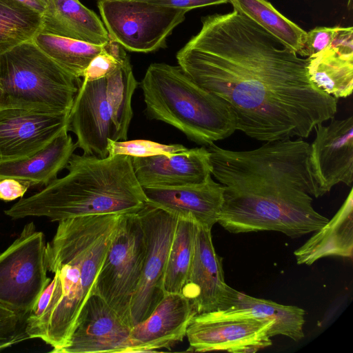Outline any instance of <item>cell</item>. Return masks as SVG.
Masks as SVG:
<instances>
[{"label": "cell", "instance_id": "7402d4cb", "mask_svg": "<svg viewBox=\"0 0 353 353\" xmlns=\"http://www.w3.org/2000/svg\"><path fill=\"white\" fill-rule=\"evenodd\" d=\"M40 32L96 45H104L110 39L100 18L79 0H51L42 15Z\"/></svg>", "mask_w": 353, "mask_h": 353}, {"label": "cell", "instance_id": "e575fe53", "mask_svg": "<svg viewBox=\"0 0 353 353\" xmlns=\"http://www.w3.org/2000/svg\"><path fill=\"white\" fill-rule=\"evenodd\" d=\"M55 281V278L53 277L50 283L41 292L36 303L34 304L33 307L28 314L26 318V323H30L37 320L46 310L53 294Z\"/></svg>", "mask_w": 353, "mask_h": 353}, {"label": "cell", "instance_id": "603a6c76", "mask_svg": "<svg viewBox=\"0 0 353 353\" xmlns=\"http://www.w3.org/2000/svg\"><path fill=\"white\" fill-rule=\"evenodd\" d=\"M77 148V143L65 129L33 155L0 163V179L13 178L27 182L30 187L46 186L66 168Z\"/></svg>", "mask_w": 353, "mask_h": 353}, {"label": "cell", "instance_id": "ac0fdd59", "mask_svg": "<svg viewBox=\"0 0 353 353\" xmlns=\"http://www.w3.org/2000/svg\"><path fill=\"white\" fill-rule=\"evenodd\" d=\"M134 174L142 188L176 187L203 182L212 175L206 147L145 157H132Z\"/></svg>", "mask_w": 353, "mask_h": 353}, {"label": "cell", "instance_id": "44dd1931", "mask_svg": "<svg viewBox=\"0 0 353 353\" xmlns=\"http://www.w3.org/2000/svg\"><path fill=\"white\" fill-rule=\"evenodd\" d=\"M296 263L310 265L327 256L352 259L353 255V190L331 220L294 252Z\"/></svg>", "mask_w": 353, "mask_h": 353}, {"label": "cell", "instance_id": "4316f807", "mask_svg": "<svg viewBox=\"0 0 353 353\" xmlns=\"http://www.w3.org/2000/svg\"><path fill=\"white\" fill-rule=\"evenodd\" d=\"M105 80L107 100L119 140L125 141L133 114L132 97L138 85L129 58L121 61Z\"/></svg>", "mask_w": 353, "mask_h": 353}, {"label": "cell", "instance_id": "4fadbf2b", "mask_svg": "<svg viewBox=\"0 0 353 353\" xmlns=\"http://www.w3.org/2000/svg\"><path fill=\"white\" fill-rule=\"evenodd\" d=\"M68 116V131L75 134L84 154L108 157L110 140L119 141L106 97L105 77L78 82Z\"/></svg>", "mask_w": 353, "mask_h": 353}, {"label": "cell", "instance_id": "3957f363", "mask_svg": "<svg viewBox=\"0 0 353 353\" xmlns=\"http://www.w3.org/2000/svg\"><path fill=\"white\" fill-rule=\"evenodd\" d=\"M121 214L88 215L59 221L46 243L48 270L55 285L50 303L36 321L26 323L30 339L57 352L68 343L94 284Z\"/></svg>", "mask_w": 353, "mask_h": 353}, {"label": "cell", "instance_id": "7a4b0ae2", "mask_svg": "<svg viewBox=\"0 0 353 353\" xmlns=\"http://www.w3.org/2000/svg\"><path fill=\"white\" fill-rule=\"evenodd\" d=\"M207 148L212 175L224 187L218 223L225 230L276 231L298 238L328 221L312 205L322 194L310 166V144L302 138L245 151L214 143Z\"/></svg>", "mask_w": 353, "mask_h": 353}, {"label": "cell", "instance_id": "e0dca14e", "mask_svg": "<svg viewBox=\"0 0 353 353\" xmlns=\"http://www.w3.org/2000/svg\"><path fill=\"white\" fill-rule=\"evenodd\" d=\"M147 202L178 217L212 229L218 223L224 187L209 176L200 183L176 187L143 188Z\"/></svg>", "mask_w": 353, "mask_h": 353}, {"label": "cell", "instance_id": "9c48e42d", "mask_svg": "<svg viewBox=\"0 0 353 353\" xmlns=\"http://www.w3.org/2000/svg\"><path fill=\"white\" fill-rule=\"evenodd\" d=\"M46 239L33 222L0 253V304L28 316L52 279L47 276Z\"/></svg>", "mask_w": 353, "mask_h": 353}, {"label": "cell", "instance_id": "484cf974", "mask_svg": "<svg viewBox=\"0 0 353 353\" xmlns=\"http://www.w3.org/2000/svg\"><path fill=\"white\" fill-rule=\"evenodd\" d=\"M32 41L76 79L83 77L90 62L103 49V45L43 32L37 33Z\"/></svg>", "mask_w": 353, "mask_h": 353}, {"label": "cell", "instance_id": "6da1fadb", "mask_svg": "<svg viewBox=\"0 0 353 353\" xmlns=\"http://www.w3.org/2000/svg\"><path fill=\"white\" fill-rule=\"evenodd\" d=\"M176 60L226 103L236 130L258 141L308 138L337 112L338 99L310 80L307 59L234 9L203 18Z\"/></svg>", "mask_w": 353, "mask_h": 353}, {"label": "cell", "instance_id": "5b68a950", "mask_svg": "<svg viewBox=\"0 0 353 353\" xmlns=\"http://www.w3.org/2000/svg\"><path fill=\"white\" fill-rule=\"evenodd\" d=\"M141 88L147 115L172 125L197 144L209 145L236 130L226 103L199 85L179 65L150 64Z\"/></svg>", "mask_w": 353, "mask_h": 353}, {"label": "cell", "instance_id": "ffe728a7", "mask_svg": "<svg viewBox=\"0 0 353 353\" xmlns=\"http://www.w3.org/2000/svg\"><path fill=\"white\" fill-rule=\"evenodd\" d=\"M219 318H252L274 321L270 335H283L294 341L305 336V310L294 305L251 296L230 288L227 299L219 310L208 312Z\"/></svg>", "mask_w": 353, "mask_h": 353}, {"label": "cell", "instance_id": "ba28073f", "mask_svg": "<svg viewBox=\"0 0 353 353\" xmlns=\"http://www.w3.org/2000/svg\"><path fill=\"white\" fill-rule=\"evenodd\" d=\"M97 6L110 38L137 52L163 48L188 12L146 0H98Z\"/></svg>", "mask_w": 353, "mask_h": 353}, {"label": "cell", "instance_id": "836d02e7", "mask_svg": "<svg viewBox=\"0 0 353 353\" xmlns=\"http://www.w3.org/2000/svg\"><path fill=\"white\" fill-rule=\"evenodd\" d=\"M149 2L190 11L192 9L229 2V0H146Z\"/></svg>", "mask_w": 353, "mask_h": 353}, {"label": "cell", "instance_id": "52a82bcc", "mask_svg": "<svg viewBox=\"0 0 353 353\" xmlns=\"http://www.w3.org/2000/svg\"><path fill=\"white\" fill-rule=\"evenodd\" d=\"M145 252L144 231L137 212L121 214L93 293L131 327L130 305L141 279Z\"/></svg>", "mask_w": 353, "mask_h": 353}, {"label": "cell", "instance_id": "d6a6232c", "mask_svg": "<svg viewBox=\"0 0 353 353\" xmlns=\"http://www.w3.org/2000/svg\"><path fill=\"white\" fill-rule=\"evenodd\" d=\"M30 187L29 183L19 179H0V199L4 201H12L21 198Z\"/></svg>", "mask_w": 353, "mask_h": 353}, {"label": "cell", "instance_id": "d590c367", "mask_svg": "<svg viewBox=\"0 0 353 353\" xmlns=\"http://www.w3.org/2000/svg\"><path fill=\"white\" fill-rule=\"evenodd\" d=\"M353 30L352 27L341 28L339 30L331 47L345 54L353 53Z\"/></svg>", "mask_w": 353, "mask_h": 353}, {"label": "cell", "instance_id": "f1b7e54d", "mask_svg": "<svg viewBox=\"0 0 353 353\" xmlns=\"http://www.w3.org/2000/svg\"><path fill=\"white\" fill-rule=\"evenodd\" d=\"M42 16L16 0H0V54L41 32Z\"/></svg>", "mask_w": 353, "mask_h": 353}, {"label": "cell", "instance_id": "277c9868", "mask_svg": "<svg viewBox=\"0 0 353 353\" xmlns=\"http://www.w3.org/2000/svg\"><path fill=\"white\" fill-rule=\"evenodd\" d=\"M68 173L4 211L12 219L46 217L52 221L97 214L136 212L147 202L132 157L99 158L72 154Z\"/></svg>", "mask_w": 353, "mask_h": 353}, {"label": "cell", "instance_id": "d6986e66", "mask_svg": "<svg viewBox=\"0 0 353 353\" xmlns=\"http://www.w3.org/2000/svg\"><path fill=\"white\" fill-rule=\"evenodd\" d=\"M197 314L192 303L181 293H165L151 314L131 329V352L170 349L186 336Z\"/></svg>", "mask_w": 353, "mask_h": 353}, {"label": "cell", "instance_id": "4dcf8cb0", "mask_svg": "<svg viewBox=\"0 0 353 353\" xmlns=\"http://www.w3.org/2000/svg\"><path fill=\"white\" fill-rule=\"evenodd\" d=\"M341 27H316L306 32L302 57H314L330 47Z\"/></svg>", "mask_w": 353, "mask_h": 353}, {"label": "cell", "instance_id": "8d00e7d4", "mask_svg": "<svg viewBox=\"0 0 353 353\" xmlns=\"http://www.w3.org/2000/svg\"><path fill=\"white\" fill-rule=\"evenodd\" d=\"M41 16L46 11L51 0H16Z\"/></svg>", "mask_w": 353, "mask_h": 353}, {"label": "cell", "instance_id": "8fae6325", "mask_svg": "<svg viewBox=\"0 0 353 353\" xmlns=\"http://www.w3.org/2000/svg\"><path fill=\"white\" fill-rule=\"evenodd\" d=\"M272 321L252 318H219L208 312L198 314L186 331L188 352L223 350L254 353L272 345Z\"/></svg>", "mask_w": 353, "mask_h": 353}, {"label": "cell", "instance_id": "5bb4252c", "mask_svg": "<svg viewBox=\"0 0 353 353\" xmlns=\"http://www.w3.org/2000/svg\"><path fill=\"white\" fill-rule=\"evenodd\" d=\"M131 329L93 293L83 306L68 343L57 353L131 352Z\"/></svg>", "mask_w": 353, "mask_h": 353}, {"label": "cell", "instance_id": "d4e9b609", "mask_svg": "<svg viewBox=\"0 0 353 353\" xmlns=\"http://www.w3.org/2000/svg\"><path fill=\"white\" fill-rule=\"evenodd\" d=\"M229 2L234 10L246 15L302 57L307 32L279 12L267 0H229Z\"/></svg>", "mask_w": 353, "mask_h": 353}, {"label": "cell", "instance_id": "7c38bea8", "mask_svg": "<svg viewBox=\"0 0 353 353\" xmlns=\"http://www.w3.org/2000/svg\"><path fill=\"white\" fill-rule=\"evenodd\" d=\"M69 113L16 107L0 108V163L28 158L64 130Z\"/></svg>", "mask_w": 353, "mask_h": 353}, {"label": "cell", "instance_id": "2e32d148", "mask_svg": "<svg viewBox=\"0 0 353 353\" xmlns=\"http://www.w3.org/2000/svg\"><path fill=\"white\" fill-rule=\"evenodd\" d=\"M211 230L197 225L192 263L181 290L197 314L221 310L231 288L225 282L221 259L214 248Z\"/></svg>", "mask_w": 353, "mask_h": 353}, {"label": "cell", "instance_id": "8992f818", "mask_svg": "<svg viewBox=\"0 0 353 353\" xmlns=\"http://www.w3.org/2000/svg\"><path fill=\"white\" fill-rule=\"evenodd\" d=\"M79 81L32 40L24 42L0 54V108L69 113Z\"/></svg>", "mask_w": 353, "mask_h": 353}, {"label": "cell", "instance_id": "9a60e30c", "mask_svg": "<svg viewBox=\"0 0 353 353\" xmlns=\"http://www.w3.org/2000/svg\"><path fill=\"white\" fill-rule=\"evenodd\" d=\"M310 144V163L322 196L336 185L353 181V117L318 124Z\"/></svg>", "mask_w": 353, "mask_h": 353}, {"label": "cell", "instance_id": "74e56055", "mask_svg": "<svg viewBox=\"0 0 353 353\" xmlns=\"http://www.w3.org/2000/svg\"><path fill=\"white\" fill-rule=\"evenodd\" d=\"M17 315H19V314H16L14 312H13L10 309L0 304V321L10 319V318L14 317Z\"/></svg>", "mask_w": 353, "mask_h": 353}, {"label": "cell", "instance_id": "30bf717a", "mask_svg": "<svg viewBox=\"0 0 353 353\" xmlns=\"http://www.w3.org/2000/svg\"><path fill=\"white\" fill-rule=\"evenodd\" d=\"M146 252L139 285L130 305L132 326L145 320L165 295L163 283L178 216L146 202L137 211Z\"/></svg>", "mask_w": 353, "mask_h": 353}, {"label": "cell", "instance_id": "cb8c5ba5", "mask_svg": "<svg viewBox=\"0 0 353 353\" xmlns=\"http://www.w3.org/2000/svg\"><path fill=\"white\" fill-rule=\"evenodd\" d=\"M307 59L308 77L314 85L337 99L351 95L353 53H342L330 46Z\"/></svg>", "mask_w": 353, "mask_h": 353}, {"label": "cell", "instance_id": "f546056e", "mask_svg": "<svg viewBox=\"0 0 353 353\" xmlns=\"http://www.w3.org/2000/svg\"><path fill=\"white\" fill-rule=\"evenodd\" d=\"M187 149L181 144H162L149 140H110L108 156L123 154L131 157H145L158 154H168Z\"/></svg>", "mask_w": 353, "mask_h": 353}, {"label": "cell", "instance_id": "1f68e13d", "mask_svg": "<svg viewBox=\"0 0 353 353\" xmlns=\"http://www.w3.org/2000/svg\"><path fill=\"white\" fill-rule=\"evenodd\" d=\"M121 61L106 50L103 45V50L90 62L82 78L88 81L105 78L117 67Z\"/></svg>", "mask_w": 353, "mask_h": 353}, {"label": "cell", "instance_id": "83f0119b", "mask_svg": "<svg viewBox=\"0 0 353 353\" xmlns=\"http://www.w3.org/2000/svg\"><path fill=\"white\" fill-rule=\"evenodd\" d=\"M196 230L192 220L178 218L165 273V293H181L192 263Z\"/></svg>", "mask_w": 353, "mask_h": 353}]
</instances>
